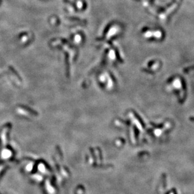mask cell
Instances as JSON below:
<instances>
[{"label": "cell", "mask_w": 194, "mask_h": 194, "mask_svg": "<svg viewBox=\"0 0 194 194\" xmlns=\"http://www.w3.org/2000/svg\"><path fill=\"white\" fill-rule=\"evenodd\" d=\"M170 194H175L174 193V190H172V192H170Z\"/></svg>", "instance_id": "7a4b0ae2"}, {"label": "cell", "mask_w": 194, "mask_h": 194, "mask_svg": "<svg viewBox=\"0 0 194 194\" xmlns=\"http://www.w3.org/2000/svg\"><path fill=\"white\" fill-rule=\"evenodd\" d=\"M165 187H166V175H165V174H163L162 175L161 184H160V192H163L165 190Z\"/></svg>", "instance_id": "6da1fadb"}]
</instances>
